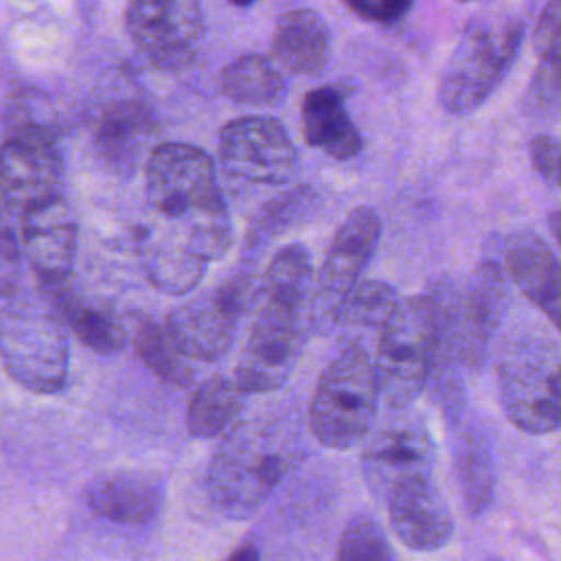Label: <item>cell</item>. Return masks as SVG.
Masks as SVG:
<instances>
[{
    "label": "cell",
    "mask_w": 561,
    "mask_h": 561,
    "mask_svg": "<svg viewBox=\"0 0 561 561\" xmlns=\"http://www.w3.org/2000/svg\"><path fill=\"white\" fill-rule=\"evenodd\" d=\"M125 24L134 46L171 70L193 61L204 35L199 0H127Z\"/></svg>",
    "instance_id": "cell-12"
},
{
    "label": "cell",
    "mask_w": 561,
    "mask_h": 561,
    "mask_svg": "<svg viewBox=\"0 0 561 561\" xmlns=\"http://www.w3.org/2000/svg\"><path fill=\"white\" fill-rule=\"evenodd\" d=\"M309 327L311 313L254 302L250 335L234 368L239 388L245 394L278 390L298 364Z\"/></svg>",
    "instance_id": "cell-10"
},
{
    "label": "cell",
    "mask_w": 561,
    "mask_h": 561,
    "mask_svg": "<svg viewBox=\"0 0 561 561\" xmlns=\"http://www.w3.org/2000/svg\"><path fill=\"white\" fill-rule=\"evenodd\" d=\"M436 348L438 329L430 294L405 298L379 331L375 355L379 392L390 410L410 408L427 390Z\"/></svg>",
    "instance_id": "cell-7"
},
{
    "label": "cell",
    "mask_w": 561,
    "mask_h": 561,
    "mask_svg": "<svg viewBox=\"0 0 561 561\" xmlns=\"http://www.w3.org/2000/svg\"><path fill=\"white\" fill-rule=\"evenodd\" d=\"M451 456L458 486L469 515L478 517L491 506L495 493V462L491 440L484 427L476 421H469L467 416L456 427H451Z\"/></svg>",
    "instance_id": "cell-23"
},
{
    "label": "cell",
    "mask_w": 561,
    "mask_h": 561,
    "mask_svg": "<svg viewBox=\"0 0 561 561\" xmlns=\"http://www.w3.org/2000/svg\"><path fill=\"white\" fill-rule=\"evenodd\" d=\"M228 561H261L259 548L252 541H243L230 557Z\"/></svg>",
    "instance_id": "cell-35"
},
{
    "label": "cell",
    "mask_w": 561,
    "mask_h": 561,
    "mask_svg": "<svg viewBox=\"0 0 561 561\" xmlns=\"http://www.w3.org/2000/svg\"><path fill=\"white\" fill-rule=\"evenodd\" d=\"M537 70L533 92L543 103L561 99V0H548L535 26Z\"/></svg>",
    "instance_id": "cell-31"
},
{
    "label": "cell",
    "mask_w": 561,
    "mask_h": 561,
    "mask_svg": "<svg viewBox=\"0 0 561 561\" xmlns=\"http://www.w3.org/2000/svg\"><path fill=\"white\" fill-rule=\"evenodd\" d=\"M206 261L195 256L182 243L169 239H149L142 248V270L147 280L164 294H186L204 278Z\"/></svg>",
    "instance_id": "cell-28"
},
{
    "label": "cell",
    "mask_w": 561,
    "mask_h": 561,
    "mask_svg": "<svg viewBox=\"0 0 561 561\" xmlns=\"http://www.w3.org/2000/svg\"><path fill=\"white\" fill-rule=\"evenodd\" d=\"M522 37L524 26L515 15L493 13L471 20L438 79L443 110L454 116L478 110L508 75Z\"/></svg>",
    "instance_id": "cell-6"
},
{
    "label": "cell",
    "mask_w": 561,
    "mask_h": 561,
    "mask_svg": "<svg viewBox=\"0 0 561 561\" xmlns=\"http://www.w3.org/2000/svg\"><path fill=\"white\" fill-rule=\"evenodd\" d=\"M127 329L136 355L162 383L186 388L193 381V368L173 344L164 324H158L147 313H131Z\"/></svg>",
    "instance_id": "cell-27"
},
{
    "label": "cell",
    "mask_w": 561,
    "mask_h": 561,
    "mask_svg": "<svg viewBox=\"0 0 561 561\" xmlns=\"http://www.w3.org/2000/svg\"><path fill=\"white\" fill-rule=\"evenodd\" d=\"M228 2H230V4H234V7H241V9H243V7H250V4H254L256 0H228Z\"/></svg>",
    "instance_id": "cell-37"
},
{
    "label": "cell",
    "mask_w": 561,
    "mask_h": 561,
    "mask_svg": "<svg viewBox=\"0 0 561 561\" xmlns=\"http://www.w3.org/2000/svg\"><path fill=\"white\" fill-rule=\"evenodd\" d=\"M298 447L294 430L278 419H250L232 425L206 473L213 506L230 519L252 515L296 465Z\"/></svg>",
    "instance_id": "cell-2"
},
{
    "label": "cell",
    "mask_w": 561,
    "mask_h": 561,
    "mask_svg": "<svg viewBox=\"0 0 561 561\" xmlns=\"http://www.w3.org/2000/svg\"><path fill=\"white\" fill-rule=\"evenodd\" d=\"M530 160L533 167L550 182H554V175L561 164V145L550 136H535L530 142Z\"/></svg>",
    "instance_id": "cell-34"
},
{
    "label": "cell",
    "mask_w": 561,
    "mask_h": 561,
    "mask_svg": "<svg viewBox=\"0 0 561 561\" xmlns=\"http://www.w3.org/2000/svg\"><path fill=\"white\" fill-rule=\"evenodd\" d=\"M219 160L237 178L256 184H285L294 178L298 153L287 129L272 116H241L219 131Z\"/></svg>",
    "instance_id": "cell-13"
},
{
    "label": "cell",
    "mask_w": 561,
    "mask_h": 561,
    "mask_svg": "<svg viewBox=\"0 0 561 561\" xmlns=\"http://www.w3.org/2000/svg\"><path fill=\"white\" fill-rule=\"evenodd\" d=\"M2 289V364L28 392L57 394L68 379L66 322L50 296L18 278Z\"/></svg>",
    "instance_id": "cell-3"
},
{
    "label": "cell",
    "mask_w": 561,
    "mask_h": 561,
    "mask_svg": "<svg viewBox=\"0 0 561 561\" xmlns=\"http://www.w3.org/2000/svg\"><path fill=\"white\" fill-rule=\"evenodd\" d=\"M373 427L362 447V473L368 491L388 504V500L423 480H432L436 449L425 421L405 410Z\"/></svg>",
    "instance_id": "cell-9"
},
{
    "label": "cell",
    "mask_w": 561,
    "mask_h": 561,
    "mask_svg": "<svg viewBox=\"0 0 561 561\" xmlns=\"http://www.w3.org/2000/svg\"><path fill=\"white\" fill-rule=\"evenodd\" d=\"M548 224H550V230H552V234H554V239H557V243H559V248H561V210L550 213Z\"/></svg>",
    "instance_id": "cell-36"
},
{
    "label": "cell",
    "mask_w": 561,
    "mask_h": 561,
    "mask_svg": "<svg viewBox=\"0 0 561 561\" xmlns=\"http://www.w3.org/2000/svg\"><path fill=\"white\" fill-rule=\"evenodd\" d=\"M359 18L370 22H394L405 15L412 0H344Z\"/></svg>",
    "instance_id": "cell-33"
},
{
    "label": "cell",
    "mask_w": 561,
    "mask_h": 561,
    "mask_svg": "<svg viewBox=\"0 0 561 561\" xmlns=\"http://www.w3.org/2000/svg\"><path fill=\"white\" fill-rule=\"evenodd\" d=\"M145 193L151 213L171 226L162 239L182 243L206 263L228 252L230 215L204 149L186 142L151 149L145 164Z\"/></svg>",
    "instance_id": "cell-1"
},
{
    "label": "cell",
    "mask_w": 561,
    "mask_h": 561,
    "mask_svg": "<svg viewBox=\"0 0 561 561\" xmlns=\"http://www.w3.org/2000/svg\"><path fill=\"white\" fill-rule=\"evenodd\" d=\"M300 129L309 147L335 160L355 158L362 151V134L344 105V92L335 85L313 88L300 105Z\"/></svg>",
    "instance_id": "cell-20"
},
{
    "label": "cell",
    "mask_w": 561,
    "mask_h": 561,
    "mask_svg": "<svg viewBox=\"0 0 561 561\" xmlns=\"http://www.w3.org/2000/svg\"><path fill=\"white\" fill-rule=\"evenodd\" d=\"M493 561H500V559H493Z\"/></svg>",
    "instance_id": "cell-39"
},
{
    "label": "cell",
    "mask_w": 561,
    "mask_h": 561,
    "mask_svg": "<svg viewBox=\"0 0 561 561\" xmlns=\"http://www.w3.org/2000/svg\"><path fill=\"white\" fill-rule=\"evenodd\" d=\"M75 337L101 355H116L129 340V329L118 311L101 298L79 291L72 283L46 291Z\"/></svg>",
    "instance_id": "cell-21"
},
{
    "label": "cell",
    "mask_w": 561,
    "mask_h": 561,
    "mask_svg": "<svg viewBox=\"0 0 561 561\" xmlns=\"http://www.w3.org/2000/svg\"><path fill=\"white\" fill-rule=\"evenodd\" d=\"M219 88L228 99L243 105H272L285 94L283 77L259 53L232 59L219 75Z\"/></svg>",
    "instance_id": "cell-29"
},
{
    "label": "cell",
    "mask_w": 561,
    "mask_h": 561,
    "mask_svg": "<svg viewBox=\"0 0 561 561\" xmlns=\"http://www.w3.org/2000/svg\"><path fill=\"white\" fill-rule=\"evenodd\" d=\"M401 296L383 280H359L335 307L333 320L342 327L383 329L401 309Z\"/></svg>",
    "instance_id": "cell-30"
},
{
    "label": "cell",
    "mask_w": 561,
    "mask_h": 561,
    "mask_svg": "<svg viewBox=\"0 0 561 561\" xmlns=\"http://www.w3.org/2000/svg\"><path fill=\"white\" fill-rule=\"evenodd\" d=\"M462 2H467V0H462Z\"/></svg>",
    "instance_id": "cell-40"
},
{
    "label": "cell",
    "mask_w": 561,
    "mask_h": 561,
    "mask_svg": "<svg viewBox=\"0 0 561 561\" xmlns=\"http://www.w3.org/2000/svg\"><path fill=\"white\" fill-rule=\"evenodd\" d=\"M85 502L107 522L145 526L162 511L164 482L153 471L118 469L94 478L85 489Z\"/></svg>",
    "instance_id": "cell-17"
},
{
    "label": "cell",
    "mask_w": 561,
    "mask_h": 561,
    "mask_svg": "<svg viewBox=\"0 0 561 561\" xmlns=\"http://www.w3.org/2000/svg\"><path fill=\"white\" fill-rule=\"evenodd\" d=\"M500 401L508 421L528 434L561 425V353L548 331H513L497 359Z\"/></svg>",
    "instance_id": "cell-4"
},
{
    "label": "cell",
    "mask_w": 561,
    "mask_h": 561,
    "mask_svg": "<svg viewBox=\"0 0 561 561\" xmlns=\"http://www.w3.org/2000/svg\"><path fill=\"white\" fill-rule=\"evenodd\" d=\"M252 272H237L215 289L199 294L167 316V331L182 355L215 362L234 340L237 322L252 311L259 287Z\"/></svg>",
    "instance_id": "cell-8"
},
{
    "label": "cell",
    "mask_w": 561,
    "mask_h": 561,
    "mask_svg": "<svg viewBox=\"0 0 561 561\" xmlns=\"http://www.w3.org/2000/svg\"><path fill=\"white\" fill-rule=\"evenodd\" d=\"M504 272L561 333V261L548 243L533 232L513 234L504 248Z\"/></svg>",
    "instance_id": "cell-18"
},
{
    "label": "cell",
    "mask_w": 561,
    "mask_h": 561,
    "mask_svg": "<svg viewBox=\"0 0 561 561\" xmlns=\"http://www.w3.org/2000/svg\"><path fill=\"white\" fill-rule=\"evenodd\" d=\"M243 390L224 375L206 377L195 386L186 403V430L195 438L224 434L243 410Z\"/></svg>",
    "instance_id": "cell-26"
},
{
    "label": "cell",
    "mask_w": 561,
    "mask_h": 561,
    "mask_svg": "<svg viewBox=\"0 0 561 561\" xmlns=\"http://www.w3.org/2000/svg\"><path fill=\"white\" fill-rule=\"evenodd\" d=\"M316 272L311 254L300 243L280 248L263 272L256 300L291 311H311L316 307Z\"/></svg>",
    "instance_id": "cell-24"
},
{
    "label": "cell",
    "mask_w": 561,
    "mask_h": 561,
    "mask_svg": "<svg viewBox=\"0 0 561 561\" xmlns=\"http://www.w3.org/2000/svg\"><path fill=\"white\" fill-rule=\"evenodd\" d=\"M64 162L53 134L39 125H20L2 142L0 193L4 221L61 195Z\"/></svg>",
    "instance_id": "cell-11"
},
{
    "label": "cell",
    "mask_w": 561,
    "mask_h": 561,
    "mask_svg": "<svg viewBox=\"0 0 561 561\" xmlns=\"http://www.w3.org/2000/svg\"><path fill=\"white\" fill-rule=\"evenodd\" d=\"M554 184L561 186V164H559V171H557V175H554Z\"/></svg>",
    "instance_id": "cell-38"
},
{
    "label": "cell",
    "mask_w": 561,
    "mask_h": 561,
    "mask_svg": "<svg viewBox=\"0 0 561 561\" xmlns=\"http://www.w3.org/2000/svg\"><path fill=\"white\" fill-rule=\"evenodd\" d=\"M11 226L18 234L20 250L37 285L44 291H55L72 283L77 254V224L70 206L59 195L35 208L24 210Z\"/></svg>",
    "instance_id": "cell-15"
},
{
    "label": "cell",
    "mask_w": 561,
    "mask_h": 561,
    "mask_svg": "<svg viewBox=\"0 0 561 561\" xmlns=\"http://www.w3.org/2000/svg\"><path fill=\"white\" fill-rule=\"evenodd\" d=\"M272 55L287 72H322L331 55V31L324 18L311 9L278 15L272 33Z\"/></svg>",
    "instance_id": "cell-22"
},
{
    "label": "cell",
    "mask_w": 561,
    "mask_h": 561,
    "mask_svg": "<svg viewBox=\"0 0 561 561\" xmlns=\"http://www.w3.org/2000/svg\"><path fill=\"white\" fill-rule=\"evenodd\" d=\"M388 519L399 541L419 552L438 550L454 535L451 513L432 480L397 491L388 500Z\"/></svg>",
    "instance_id": "cell-19"
},
{
    "label": "cell",
    "mask_w": 561,
    "mask_h": 561,
    "mask_svg": "<svg viewBox=\"0 0 561 561\" xmlns=\"http://www.w3.org/2000/svg\"><path fill=\"white\" fill-rule=\"evenodd\" d=\"M381 237V219L375 208L357 206L337 226L322 265L318 270L320 296L333 311L337 302L362 280V272L370 263Z\"/></svg>",
    "instance_id": "cell-16"
},
{
    "label": "cell",
    "mask_w": 561,
    "mask_h": 561,
    "mask_svg": "<svg viewBox=\"0 0 561 561\" xmlns=\"http://www.w3.org/2000/svg\"><path fill=\"white\" fill-rule=\"evenodd\" d=\"M379 397L375 359L364 344L346 340L313 388L311 434L327 449L355 447L375 427Z\"/></svg>",
    "instance_id": "cell-5"
},
{
    "label": "cell",
    "mask_w": 561,
    "mask_h": 561,
    "mask_svg": "<svg viewBox=\"0 0 561 561\" xmlns=\"http://www.w3.org/2000/svg\"><path fill=\"white\" fill-rule=\"evenodd\" d=\"M153 134V118L142 105L116 103L103 112L96 127V147L110 167L116 171H131Z\"/></svg>",
    "instance_id": "cell-25"
},
{
    "label": "cell",
    "mask_w": 561,
    "mask_h": 561,
    "mask_svg": "<svg viewBox=\"0 0 561 561\" xmlns=\"http://www.w3.org/2000/svg\"><path fill=\"white\" fill-rule=\"evenodd\" d=\"M506 305V272L495 261H482L462 287L449 280L451 327L462 366L480 368L486 362Z\"/></svg>",
    "instance_id": "cell-14"
},
{
    "label": "cell",
    "mask_w": 561,
    "mask_h": 561,
    "mask_svg": "<svg viewBox=\"0 0 561 561\" xmlns=\"http://www.w3.org/2000/svg\"><path fill=\"white\" fill-rule=\"evenodd\" d=\"M335 561H394L381 524L368 515L346 522L337 539Z\"/></svg>",
    "instance_id": "cell-32"
}]
</instances>
